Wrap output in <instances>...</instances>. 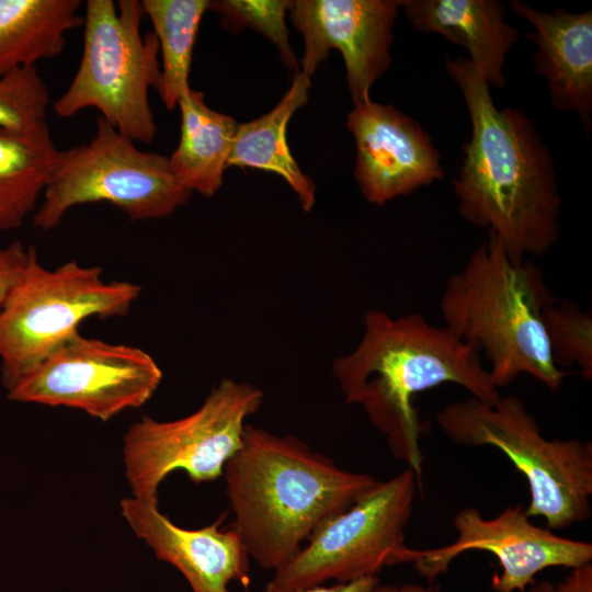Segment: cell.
I'll return each mask as SVG.
<instances>
[{
  "label": "cell",
  "mask_w": 592,
  "mask_h": 592,
  "mask_svg": "<svg viewBox=\"0 0 592 592\" xmlns=\"http://www.w3.org/2000/svg\"><path fill=\"white\" fill-rule=\"evenodd\" d=\"M445 68L468 109L471 135L453 180L460 216L488 228L515 261L542 255L559 240L561 197L553 157L523 111L498 109L468 58Z\"/></svg>",
  "instance_id": "obj_1"
},
{
  "label": "cell",
  "mask_w": 592,
  "mask_h": 592,
  "mask_svg": "<svg viewBox=\"0 0 592 592\" xmlns=\"http://www.w3.org/2000/svg\"><path fill=\"white\" fill-rule=\"evenodd\" d=\"M361 341L332 364L345 402L362 407L385 436L395 458L408 465L419 482L423 471L417 395L442 384H455L473 398L494 403L481 353L446 326L431 325L421 314L391 317L379 309L363 319Z\"/></svg>",
  "instance_id": "obj_2"
},
{
  "label": "cell",
  "mask_w": 592,
  "mask_h": 592,
  "mask_svg": "<svg viewBox=\"0 0 592 592\" xmlns=\"http://www.w3.org/2000/svg\"><path fill=\"white\" fill-rule=\"evenodd\" d=\"M230 527L260 567L277 570L325 522L354 504L378 479L342 469L294 435L246 424L225 464Z\"/></svg>",
  "instance_id": "obj_3"
},
{
  "label": "cell",
  "mask_w": 592,
  "mask_h": 592,
  "mask_svg": "<svg viewBox=\"0 0 592 592\" xmlns=\"http://www.w3.org/2000/svg\"><path fill=\"white\" fill-rule=\"evenodd\" d=\"M555 301L543 272L531 261L513 260L489 231L449 276L439 307L444 326L485 353L498 390L521 374L557 390L567 373L554 363L543 325L544 308Z\"/></svg>",
  "instance_id": "obj_4"
},
{
  "label": "cell",
  "mask_w": 592,
  "mask_h": 592,
  "mask_svg": "<svg viewBox=\"0 0 592 592\" xmlns=\"http://www.w3.org/2000/svg\"><path fill=\"white\" fill-rule=\"evenodd\" d=\"M436 423L454 443L501 451L527 481L525 513L540 516L547 528L562 530L591 515L592 444L578 439L548 440L515 395L494 403L476 398L454 401L437 411Z\"/></svg>",
  "instance_id": "obj_5"
},
{
  "label": "cell",
  "mask_w": 592,
  "mask_h": 592,
  "mask_svg": "<svg viewBox=\"0 0 592 592\" xmlns=\"http://www.w3.org/2000/svg\"><path fill=\"white\" fill-rule=\"evenodd\" d=\"M145 12L138 0H88L78 69L53 102L56 115L69 118L95 109L107 124L133 141L150 144L157 125L149 90L160 82L159 44L141 36Z\"/></svg>",
  "instance_id": "obj_6"
},
{
  "label": "cell",
  "mask_w": 592,
  "mask_h": 592,
  "mask_svg": "<svg viewBox=\"0 0 592 592\" xmlns=\"http://www.w3.org/2000/svg\"><path fill=\"white\" fill-rule=\"evenodd\" d=\"M99 266L76 260L47 269L29 246L25 266L0 306V364L7 391L72 335L86 319L128 314L140 286L106 282Z\"/></svg>",
  "instance_id": "obj_7"
},
{
  "label": "cell",
  "mask_w": 592,
  "mask_h": 592,
  "mask_svg": "<svg viewBox=\"0 0 592 592\" xmlns=\"http://www.w3.org/2000/svg\"><path fill=\"white\" fill-rule=\"evenodd\" d=\"M191 195L174 178L169 157L139 149L98 116L90 141L59 150L33 225L50 230L72 207L99 202L114 205L133 221L159 219Z\"/></svg>",
  "instance_id": "obj_8"
},
{
  "label": "cell",
  "mask_w": 592,
  "mask_h": 592,
  "mask_svg": "<svg viewBox=\"0 0 592 592\" xmlns=\"http://www.w3.org/2000/svg\"><path fill=\"white\" fill-rule=\"evenodd\" d=\"M263 401L261 389L225 378L191 414L171 421L144 415L124 436V466L133 497L158 503V488L177 469L195 483L223 476L241 444L246 420Z\"/></svg>",
  "instance_id": "obj_9"
},
{
  "label": "cell",
  "mask_w": 592,
  "mask_h": 592,
  "mask_svg": "<svg viewBox=\"0 0 592 592\" xmlns=\"http://www.w3.org/2000/svg\"><path fill=\"white\" fill-rule=\"evenodd\" d=\"M419 480L406 468L380 481L345 511L319 526L271 582L285 590L346 583L395 565L405 546Z\"/></svg>",
  "instance_id": "obj_10"
},
{
  "label": "cell",
  "mask_w": 592,
  "mask_h": 592,
  "mask_svg": "<svg viewBox=\"0 0 592 592\" xmlns=\"http://www.w3.org/2000/svg\"><path fill=\"white\" fill-rule=\"evenodd\" d=\"M162 379L146 351L79 332L8 391L18 402L68 407L101 421L145 405Z\"/></svg>",
  "instance_id": "obj_11"
},
{
  "label": "cell",
  "mask_w": 592,
  "mask_h": 592,
  "mask_svg": "<svg viewBox=\"0 0 592 592\" xmlns=\"http://www.w3.org/2000/svg\"><path fill=\"white\" fill-rule=\"evenodd\" d=\"M457 537L448 545L430 549L402 546L395 565L412 563L426 580L445 572L459 555L492 554L501 567L491 587L496 592H521L533 585L536 574L551 567L573 569L592 561V544L562 537L535 525L522 505H509L491 519L474 506L464 508L453 520Z\"/></svg>",
  "instance_id": "obj_12"
},
{
  "label": "cell",
  "mask_w": 592,
  "mask_h": 592,
  "mask_svg": "<svg viewBox=\"0 0 592 592\" xmlns=\"http://www.w3.org/2000/svg\"><path fill=\"white\" fill-rule=\"evenodd\" d=\"M401 0H296L291 20L304 37L301 70L311 78L338 49L344 60L353 104L371 101L374 82L390 66L392 27Z\"/></svg>",
  "instance_id": "obj_13"
},
{
  "label": "cell",
  "mask_w": 592,
  "mask_h": 592,
  "mask_svg": "<svg viewBox=\"0 0 592 592\" xmlns=\"http://www.w3.org/2000/svg\"><path fill=\"white\" fill-rule=\"evenodd\" d=\"M348 128L356 146L355 180L367 202L383 205L443 178L429 134L392 105H354Z\"/></svg>",
  "instance_id": "obj_14"
},
{
  "label": "cell",
  "mask_w": 592,
  "mask_h": 592,
  "mask_svg": "<svg viewBox=\"0 0 592 592\" xmlns=\"http://www.w3.org/2000/svg\"><path fill=\"white\" fill-rule=\"evenodd\" d=\"M121 512L156 557L183 574L192 592H228L234 581L249 585L247 549L231 527L220 528V521L196 530L183 528L162 514L157 503L135 497L121 501Z\"/></svg>",
  "instance_id": "obj_15"
},
{
  "label": "cell",
  "mask_w": 592,
  "mask_h": 592,
  "mask_svg": "<svg viewBox=\"0 0 592 592\" xmlns=\"http://www.w3.org/2000/svg\"><path fill=\"white\" fill-rule=\"evenodd\" d=\"M510 5L534 27L527 37L537 46L535 70L546 79L551 103L560 111L574 112L589 134L592 126L591 10L545 12L517 0Z\"/></svg>",
  "instance_id": "obj_16"
},
{
  "label": "cell",
  "mask_w": 592,
  "mask_h": 592,
  "mask_svg": "<svg viewBox=\"0 0 592 592\" xmlns=\"http://www.w3.org/2000/svg\"><path fill=\"white\" fill-rule=\"evenodd\" d=\"M401 8L420 32L437 33L465 47L468 59L487 83L502 89L506 56L519 33L496 0H401Z\"/></svg>",
  "instance_id": "obj_17"
},
{
  "label": "cell",
  "mask_w": 592,
  "mask_h": 592,
  "mask_svg": "<svg viewBox=\"0 0 592 592\" xmlns=\"http://www.w3.org/2000/svg\"><path fill=\"white\" fill-rule=\"evenodd\" d=\"M178 106L180 139L169 157L171 171L183 187L210 197L224 182L239 123L210 109L203 93L192 88Z\"/></svg>",
  "instance_id": "obj_18"
},
{
  "label": "cell",
  "mask_w": 592,
  "mask_h": 592,
  "mask_svg": "<svg viewBox=\"0 0 592 592\" xmlns=\"http://www.w3.org/2000/svg\"><path fill=\"white\" fill-rule=\"evenodd\" d=\"M310 78L296 72L289 89L269 113L239 124L228 167L253 168L280 175L295 192L303 209L316 202V186L299 168L287 144V125L309 96Z\"/></svg>",
  "instance_id": "obj_19"
},
{
  "label": "cell",
  "mask_w": 592,
  "mask_h": 592,
  "mask_svg": "<svg viewBox=\"0 0 592 592\" xmlns=\"http://www.w3.org/2000/svg\"><path fill=\"white\" fill-rule=\"evenodd\" d=\"M81 5L80 0H0V78L60 55L67 33L83 24Z\"/></svg>",
  "instance_id": "obj_20"
},
{
  "label": "cell",
  "mask_w": 592,
  "mask_h": 592,
  "mask_svg": "<svg viewBox=\"0 0 592 592\" xmlns=\"http://www.w3.org/2000/svg\"><path fill=\"white\" fill-rule=\"evenodd\" d=\"M58 155L48 125L25 133L0 128V231L20 228L36 209Z\"/></svg>",
  "instance_id": "obj_21"
},
{
  "label": "cell",
  "mask_w": 592,
  "mask_h": 592,
  "mask_svg": "<svg viewBox=\"0 0 592 592\" xmlns=\"http://www.w3.org/2000/svg\"><path fill=\"white\" fill-rule=\"evenodd\" d=\"M161 54L157 89L167 110H174L191 89L189 83L193 48L209 0H143Z\"/></svg>",
  "instance_id": "obj_22"
},
{
  "label": "cell",
  "mask_w": 592,
  "mask_h": 592,
  "mask_svg": "<svg viewBox=\"0 0 592 592\" xmlns=\"http://www.w3.org/2000/svg\"><path fill=\"white\" fill-rule=\"evenodd\" d=\"M543 325L554 363L578 365L582 376L592 377V317L573 301H555L543 310Z\"/></svg>",
  "instance_id": "obj_23"
},
{
  "label": "cell",
  "mask_w": 592,
  "mask_h": 592,
  "mask_svg": "<svg viewBox=\"0 0 592 592\" xmlns=\"http://www.w3.org/2000/svg\"><path fill=\"white\" fill-rule=\"evenodd\" d=\"M291 7L289 0H209L208 10L220 16L221 25L227 31L238 32L251 27L264 35L277 47L283 62L298 72V62L289 44L285 22Z\"/></svg>",
  "instance_id": "obj_24"
},
{
  "label": "cell",
  "mask_w": 592,
  "mask_h": 592,
  "mask_svg": "<svg viewBox=\"0 0 592 592\" xmlns=\"http://www.w3.org/2000/svg\"><path fill=\"white\" fill-rule=\"evenodd\" d=\"M50 92L36 67L0 78V128L34 132L47 126Z\"/></svg>",
  "instance_id": "obj_25"
},
{
  "label": "cell",
  "mask_w": 592,
  "mask_h": 592,
  "mask_svg": "<svg viewBox=\"0 0 592 592\" xmlns=\"http://www.w3.org/2000/svg\"><path fill=\"white\" fill-rule=\"evenodd\" d=\"M29 257V247L13 241L0 248V306L19 280Z\"/></svg>",
  "instance_id": "obj_26"
},
{
  "label": "cell",
  "mask_w": 592,
  "mask_h": 592,
  "mask_svg": "<svg viewBox=\"0 0 592 592\" xmlns=\"http://www.w3.org/2000/svg\"><path fill=\"white\" fill-rule=\"evenodd\" d=\"M379 584L377 576L362 578L346 583H335L331 587H312L301 590H285L274 585L271 581L263 592H372Z\"/></svg>",
  "instance_id": "obj_27"
},
{
  "label": "cell",
  "mask_w": 592,
  "mask_h": 592,
  "mask_svg": "<svg viewBox=\"0 0 592 592\" xmlns=\"http://www.w3.org/2000/svg\"><path fill=\"white\" fill-rule=\"evenodd\" d=\"M553 592H592L591 562L571 569L558 585H554Z\"/></svg>",
  "instance_id": "obj_28"
},
{
  "label": "cell",
  "mask_w": 592,
  "mask_h": 592,
  "mask_svg": "<svg viewBox=\"0 0 592 592\" xmlns=\"http://www.w3.org/2000/svg\"><path fill=\"white\" fill-rule=\"evenodd\" d=\"M440 587L439 585H429L424 587L421 584L415 583H407L402 585H391V584H385L374 588L372 592H439Z\"/></svg>",
  "instance_id": "obj_29"
},
{
  "label": "cell",
  "mask_w": 592,
  "mask_h": 592,
  "mask_svg": "<svg viewBox=\"0 0 592 592\" xmlns=\"http://www.w3.org/2000/svg\"><path fill=\"white\" fill-rule=\"evenodd\" d=\"M553 589L554 585L549 581L543 580L535 582L533 585L521 592H553Z\"/></svg>",
  "instance_id": "obj_30"
}]
</instances>
